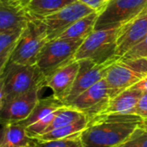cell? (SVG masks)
Segmentation results:
<instances>
[{
	"label": "cell",
	"mask_w": 147,
	"mask_h": 147,
	"mask_svg": "<svg viewBox=\"0 0 147 147\" xmlns=\"http://www.w3.org/2000/svg\"><path fill=\"white\" fill-rule=\"evenodd\" d=\"M142 91L131 87L111 98L102 114L115 115H135L138 102L141 97Z\"/></svg>",
	"instance_id": "2e32d148"
},
{
	"label": "cell",
	"mask_w": 147,
	"mask_h": 147,
	"mask_svg": "<svg viewBox=\"0 0 147 147\" xmlns=\"http://www.w3.org/2000/svg\"><path fill=\"white\" fill-rule=\"evenodd\" d=\"M27 147H35V143H34V145H31V146H28Z\"/></svg>",
	"instance_id": "4dcf8cb0"
},
{
	"label": "cell",
	"mask_w": 147,
	"mask_h": 147,
	"mask_svg": "<svg viewBox=\"0 0 147 147\" xmlns=\"http://www.w3.org/2000/svg\"><path fill=\"white\" fill-rule=\"evenodd\" d=\"M42 89L37 88L18 96L0 107L2 122L22 121L26 120L33 112L40 100V91Z\"/></svg>",
	"instance_id": "4fadbf2b"
},
{
	"label": "cell",
	"mask_w": 147,
	"mask_h": 147,
	"mask_svg": "<svg viewBox=\"0 0 147 147\" xmlns=\"http://www.w3.org/2000/svg\"><path fill=\"white\" fill-rule=\"evenodd\" d=\"M83 116H85V115L83 113H81L80 111H78L73 108L68 107V106H64L58 110L52 123L49 125V127L47 128V130L44 134L48 133V132L53 131L57 128L63 127L69 124H71V123L78 121L79 119H81Z\"/></svg>",
	"instance_id": "7402d4cb"
},
{
	"label": "cell",
	"mask_w": 147,
	"mask_h": 147,
	"mask_svg": "<svg viewBox=\"0 0 147 147\" xmlns=\"http://www.w3.org/2000/svg\"><path fill=\"white\" fill-rule=\"evenodd\" d=\"M143 120L136 115L103 114L89 120L81 132L84 147H117L141 126Z\"/></svg>",
	"instance_id": "6da1fadb"
},
{
	"label": "cell",
	"mask_w": 147,
	"mask_h": 147,
	"mask_svg": "<svg viewBox=\"0 0 147 147\" xmlns=\"http://www.w3.org/2000/svg\"><path fill=\"white\" fill-rule=\"evenodd\" d=\"M142 14H147V9L145 10V11H144V12H143V13H142Z\"/></svg>",
	"instance_id": "1f68e13d"
},
{
	"label": "cell",
	"mask_w": 147,
	"mask_h": 147,
	"mask_svg": "<svg viewBox=\"0 0 147 147\" xmlns=\"http://www.w3.org/2000/svg\"><path fill=\"white\" fill-rule=\"evenodd\" d=\"M78 71L79 62L73 60L47 78L45 86L52 90L56 98L64 102L72 89Z\"/></svg>",
	"instance_id": "9a60e30c"
},
{
	"label": "cell",
	"mask_w": 147,
	"mask_h": 147,
	"mask_svg": "<svg viewBox=\"0 0 147 147\" xmlns=\"http://www.w3.org/2000/svg\"><path fill=\"white\" fill-rule=\"evenodd\" d=\"M32 19L19 0H0V33L24 29Z\"/></svg>",
	"instance_id": "5bb4252c"
},
{
	"label": "cell",
	"mask_w": 147,
	"mask_h": 147,
	"mask_svg": "<svg viewBox=\"0 0 147 147\" xmlns=\"http://www.w3.org/2000/svg\"><path fill=\"white\" fill-rule=\"evenodd\" d=\"M19 1H20V3L26 8V7L28 6V4L32 0H19Z\"/></svg>",
	"instance_id": "f1b7e54d"
},
{
	"label": "cell",
	"mask_w": 147,
	"mask_h": 147,
	"mask_svg": "<svg viewBox=\"0 0 147 147\" xmlns=\"http://www.w3.org/2000/svg\"><path fill=\"white\" fill-rule=\"evenodd\" d=\"M76 1L78 0H32L26 9L32 18L43 20Z\"/></svg>",
	"instance_id": "ac0fdd59"
},
{
	"label": "cell",
	"mask_w": 147,
	"mask_h": 147,
	"mask_svg": "<svg viewBox=\"0 0 147 147\" xmlns=\"http://www.w3.org/2000/svg\"><path fill=\"white\" fill-rule=\"evenodd\" d=\"M146 9L147 0H108L98 13L95 30L119 28Z\"/></svg>",
	"instance_id": "8992f818"
},
{
	"label": "cell",
	"mask_w": 147,
	"mask_h": 147,
	"mask_svg": "<svg viewBox=\"0 0 147 147\" xmlns=\"http://www.w3.org/2000/svg\"><path fill=\"white\" fill-rule=\"evenodd\" d=\"M83 42L84 40L58 38L48 40L37 58L36 65L47 78L61 67L75 60L76 53Z\"/></svg>",
	"instance_id": "52a82bcc"
},
{
	"label": "cell",
	"mask_w": 147,
	"mask_h": 147,
	"mask_svg": "<svg viewBox=\"0 0 147 147\" xmlns=\"http://www.w3.org/2000/svg\"><path fill=\"white\" fill-rule=\"evenodd\" d=\"M133 87L141 90L142 92H147V76L144 79H142L140 82H139L138 84L134 85Z\"/></svg>",
	"instance_id": "83f0119b"
},
{
	"label": "cell",
	"mask_w": 147,
	"mask_h": 147,
	"mask_svg": "<svg viewBox=\"0 0 147 147\" xmlns=\"http://www.w3.org/2000/svg\"><path fill=\"white\" fill-rule=\"evenodd\" d=\"M88 122H89V120L87 119V117L83 116L81 119H79L78 121L71 124H69L63 127L57 128L48 133H46L44 134H41L40 136L36 138L35 140L46 142V141H53V140H59L67 138L73 134L83 132L86 128Z\"/></svg>",
	"instance_id": "ffe728a7"
},
{
	"label": "cell",
	"mask_w": 147,
	"mask_h": 147,
	"mask_svg": "<svg viewBox=\"0 0 147 147\" xmlns=\"http://www.w3.org/2000/svg\"><path fill=\"white\" fill-rule=\"evenodd\" d=\"M119 28L92 32L77 51L75 60L89 59L96 64L104 65L119 59L116 55Z\"/></svg>",
	"instance_id": "277c9868"
},
{
	"label": "cell",
	"mask_w": 147,
	"mask_h": 147,
	"mask_svg": "<svg viewBox=\"0 0 147 147\" xmlns=\"http://www.w3.org/2000/svg\"><path fill=\"white\" fill-rule=\"evenodd\" d=\"M3 130L0 147H27L35 143L29 138L22 121L2 122Z\"/></svg>",
	"instance_id": "e0dca14e"
},
{
	"label": "cell",
	"mask_w": 147,
	"mask_h": 147,
	"mask_svg": "<svg viewBox=\"0 0 147 147\" xmlns=\"http://www.w3.org/2000/svg\"><path fill=\"white\" fill-rule=\"evenodd\" d=\"M147 76V58H119L108 67L105 81L110 99L129 89Z\"/></svg>",
	"instance_id": "3957f363"
},
{
	"label": "cell",
	"mask_w": 147,
	"mask_h": 147,
	"mask_svg": "<svg viewBox=\"0 0 147 147\" xmlns=\"http://www.w3.org/2000/svg\"><path fill=\"white\" fill-rule=\"evenodd\" d=\"M146 37L147 14H141L119 28L116 55L120 58L123 57Z\"/></svg>",
	"instance_id": "7c38bea8"
},
{
	"label": "cell",
	"mask_w": 147,
	"mask_h": 147,
	"mask_svg": "<svg viewBox=\"0 0 147 147\" xmlns=\"http://www.w3.org/2000/svg\"><path fill=\"white\" fill-rule=\"evenodd\" d=\"M48 40L44 21L32 19L23 29L9 61L24 65H36L37 58Z\"/></svg>",
	"instance_id": "5b68a950"
},
{
	"label": "cell",
	"mask_w": 147,
	"mask_h": 147,
	"mask_svg": "<svg viewBox=\"0 0 147 147\" xmlns=\"http://www.w3.org/2000/svg\"><path fill=\"white\" fill-rule=\"evenodd\" d=\"M140 127H142L143 129H145L146 131H147V120H143Z\"/></svg>",
	"instance_id": "f546056e"
},
{
	"label": "cell",
	"mask_w": 147,
	"mask_h": 147,
	"mask_svg": "<svg viewBox=\"0 0 147 147\" xmlns=\"http://www.w3.org/2000/svg\"><path fill=\"white\" fill-rule=\"evenodd\" d=\"M93 12H96V10L78 0L59 11L45 17L43 21L47 25L48 40L59 38L78 20Z\"/></svg>",
	"instance_id": "9c48e42d"
},
{
	"label": "cell",
	"mask_w": 147,
	"mask_h": 147,
	"mask_svg": "<svg viewBox=\"0 0 147 147\" xmlns=\"http://www.w3.org/2000/svg\"><path fill=\"white\" fill-rule=\"evenodd\" d=\"M135 115L142 120H147V92H143L138 102Z\"/></svg>",
	"instance_id": "484cf974"
},
{
	"label": "cell",
	"mask_w": 147,
	"mask_h": 147,
	"mask_svg": "<svg viewBox=\"0 0 147 147\" xmlns=\"http://www.w3.org/2000/svg\"><path fill=\"white\" fill-rule=\"evenodd\" d=\"M109 100L108 85L103 78L80 94L67 106L80 111L88 120H90L104 112Z\"/></svg>",
	"instance_id": "30bf717a"
},
{
	"label": "cell",
	"mask_w": 147,
	"mask_h": 147,
	"mask_svg": "<svg viewBox=\"0 0 147 147\" xmlns=\"http://www.w3.org/2000/svg\"><path fill=\"white\" fill-rule=\"evenodd\" d=\"M117 147H147V131L138 127L125 142Z\"/></svg>",
	"instance_id": "cb8c5ba5"
},
{
	"label": "cell",
	"mask_w": 147,
	"mask_h": 147,
	"mask_svg": "<svg viewBox=\"0 0 147 147\" xmlns=\"http://www.w3.org/2000/svg\"><path fill=\"white\" fill-rule=\"evenodd\" d=\"M97 11L93 12L78 20L58 39L71 40H84L92 32L95 31V25L98 16Z\"/></svg>",
	"instance_id": "d6986e66"
},
{
	"label": "cell",
	"mask_w": 147,
	"mask_h": 147,
	"mask_svg": "<svg viewBox=\"0 0 147 147\" xmlns=\"http://www.w3.org/2000/svg\"><path fill=\"white\" fill-rule=\"evenodd\" d=\"M81 133L73 134L67 138L53 140V141H37L35 140V147H84L81 140Z\"/></svg>",
	"instance_id": "603a6c76"
},
{
	"label": "cell",
	"mask_w": 147,
	"mask_h": 147,
	"mask_svg": "<svg viewBox=\"0 0 147 147\" xmlns=\"http://www.w3.org/2000/svg\"><path fill=\"white\" fill-rule=\"evenodd\" d=\"M80 1L85 3L86 5H88L89 7H90L91 9H93L94 10L100 12L108 0H80Z\"/></svg>",
	"instance_id": "4316f807"
},
{
	"label": "cell",
	"mask_w": 147,
	"mask_h": 147,
	"mask_svg": "<svg viewBox=\"0 0 147 147\" xmlns=\"http://www.w3.org/2000/svg\"><path fill=\"white\" fill-rule=\"evenodd\" d=\"M114 61L104 65H98L89 59L78 60L79 71L71 92L64 101L65 105H69L80 94L102 80L105 78L108 67Z\"/></svg>",
	"instance_id": "8fae6325"
},
{
	"label": "cell",
	"mask_w": 147,
	"mask_h": 147,
	"mask_svg": "<svg viewBox=\"0 0 147 147\" xmlns=\"http://www.w3.org/2000/svg\"><path fill=\"white\" fill-rule=\"evenodd\" d=\"M65 106L59 99L53 95L39 100L31 115L24 121H22L29 138L35 140L43 134L52 123L58 110Z\"/></svg>",
	"instance_id": "ba28073f"
},
{
	"label": "cell",
	"mask_w": 147,
	"mask_h": 147,
	"mask_svg": "<svg viewBox=\"0 0 147 147\" xmlns=\"http://www.w3.org/2000/svg\"><path fill=\"white\" fill-rule=\"evenodd\" d=\"M125 59H139L147 58V37L139 45L132 48L123 57Z\"/></svg>",
	"instance_id": "d4e9b609"
},
{
	"label": "cell",
	"mask_w": 147,
	"mask_h": 147,
	"mask_svg": "<svg viewBox=\"0 0 147 147\" xmlns=\"http://www.w3.org/2000/svg\"><path fill=\"white\" fill-rule=\"evenodd\" d=\"M46 78L36 65H24L9 61L1 73L0 107L34 89H43Z\"/></svg>",
	"instance_id": "7a4b0ae2"
},
{
	"label": "cell",
	"mask_w": 147,
	"mask_h": 147,
	"mask_svg": "<svg viewBox=\"0 0 147 147\" xmlns=\"http://www.w3.org/2000/svg\"><path fill=\"white\" fill-rule=\"evenodd\" d=\"M23 29L0 33V73H2L19 41Z\"/></svg>",
	"instance_id": "44dd1931"
}]
</instances>
